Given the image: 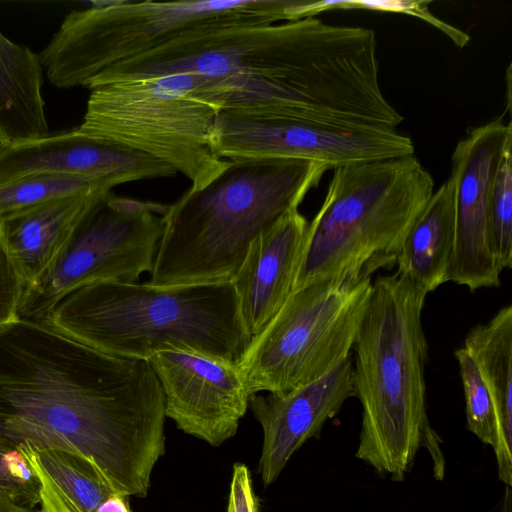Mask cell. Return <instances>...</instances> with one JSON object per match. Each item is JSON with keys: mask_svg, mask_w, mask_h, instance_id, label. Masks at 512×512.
I'll list each match as a JSON object with an SVG mask.
<instances>
[{"mask_svg": "<svg viewBox=\"0 0 512 512\" xmlns=\"http://www.w3.org/2000/svg\"><path fill=\"white\" fill-rule=\"evenodd\" d=\"M211 145L224 160L296 159L333 169L414 153L412 140L396 130L251 109L218 111Z\"/></svg>", "mask_w": 512, "mask_h": 512, "instance_id": "8fae6325", "label": "cell"}, {"mask_svg": "<svg viewBox=\"0 0 512 512\" xmlns=\"http://www.w3.org/2000/svg\"><path fill=\"white\" fill-rule=\"evenodd\" d=\"M104 180L64 174H33L0 185V219L47 201L96 191H111Z\"/></svg>", "mask_w": 512, "mask_h": 512, "instance_id": "603a6c76", "label": "cell"}, {"mask_svg": "<svg viewBox=\"0 0 512 512\" xmlns=\"http://www.w3.org/2000/svg\"><path fill=\"white\" fill-rule=\"evenodd\" d=\"M304 0L95 2L66 15L39 54L51 84L87 87L104 69L203 31L303 18Z\"/></svg>", "mask_w": 512, "mask_h": 512, "instance_id": "52a82bcc", "label": "cell"}, {"mask_svg": "<svg viewBox=\"0 0 512 512\" xmlns=\"http://www.w3.org/2000/svg\"><path fill=\"white\" fill-rule=\"evenodd\" d=\"M463 385L467 429L481 442L492 447L499 479L512 485V451L503 441L493 397L473 359L464 347L454 352Z\"/></svg>", "mask_w": 512, "mask_h": 512, "instance_id": "7402d4cb", "label": "cell"}, {"mask_svg": "<svg viewBox=\"0 0 512 512\" xmlns=\"http://www.w3.org/2000/svg\"><path fill=\"white\" fill-rule=\"evenodd\" d=\"M167 205L110 194L24 287L17 319L42 323L67 294L99 281L137 282L153 269Z\"/></svg>", "mask_w": 512, "mask_h": 512, "instance_id": "30bf717a", "label": "cell"}, {"mask_svg": "<svg viewBox=\"0 0 512 512\" xmlns=\"http://www.w3.org/2000/svg\"><path fill=\"white\" fill-rule=\"evenodd\" d=\"M455 241L454 188L450 178L433 192L397 257V273L427 294L448 281Z\"/></svg>", "mask_w": 512, "mask_h": 512, "instance_id": "ac0fdd59", "label": "cell"}, {"mask_svg": "<svg viewBox=\"0 0 512 512\" xmlns=\"http://www.w3.org/2000/svg\"><path fill=\"white\" fill-rule=\"evenodd\" d=\"M308 221L292 210L250 245L232 279L251 340L270 323L293 291Z\"/></svg>", "mask_w": 512, "mask_h": 512, "instance_id": "2e32d148", "label": "cell"}, {"mask_svg": "<svg viewBox=\"0 0 512 512\" xmlns=\"http://www.w3.org/2000/svg\"><path fill=\"white\" fill-rule=\"evenodd\" d=\"M181 73L198 75V96L217 111L370 125L384 104L374 31L315 17L186 35L104 69L89 88Z\"/></svg>", "mask_w": 512, "mask_h": 512, "instance_id": "7a4b0ae2", "label": "cell"}, {"mask_svg": "<svg viewBox=\"0 0 512 512\" xmlns=\"http://www.w3.org/2000/svg\"><path fill=\"white\" fill-rule=\"evenodd\" d=\"M39 55L0 32V133L8 145L49 134Z\"/></svg>", "mask_w": 512, "mask_h": 512, "instance_id": "d6986e66", "label": "cell"}, {"mask_svg": "<svg viewBox=\"0 0 512 512\" xmlns=\"http://www.w3.org/2000/svg\"><path fill=\"white\" fill-rule=\"evenodd\" d=\"M8 144L6 142V140L4 139V137L2 136V134L0 133V151L6 147Z\"/></svg>", "mask_w": 512, "mask_h": 512, "instance_id": "4dcf8cb0", "label": "cell"}, {"mask_svg": "<svg viewBox=\"0 0 512 512\" xmlns=\"http://www.w3.org/2000/svg\"><path fill=\"white\" fill-rule=\"evenodd\" d=\"M198 85V75L181 73L92 87L77 131L161 160L201 189L229 160L212 149L218 111L198 96Z\"/></svg>", "mask_w": 512, "mask_h": 512, "instance_id": "ba28073f", "label": "cell"}, {"mask_svg": "<svg viewBox=\"0 0 512 512\" xmlns=\"http://www.w3.org/2000/svg\"><path fill=\"white\" fill-rule=\"evenodd\" d=\"M351 356L320 379L285 393L252 394L249 408L263 444L258 472L265 486L277 480L292 455L354 396Z\"/></svg>", "mask_w": 512, "mask_h": 512, "instance_id": "9a60e30c", "label": "cell"}, {"mask_svg": "<svg viewBox=\"0 0 512 512\" xmlns=\"http://www.w3.org/2000/svg\"><path fill=\"white\" fill-rule=\"evenodd\" d=\"M430 1H343L342 9H366L408 14L424 20L446 34L454 44L462 48L469 36L435 17L428 9Z\"/></svg>", "mask_w": 512, "mask_h": 512, "instance_id": "484cf974", "label": "cell"}, {"mask_svg": "<svg viewBox=\"0 0 512 512\" xmlns=\"http://www.w3.org/2000/svg\"><path fill=\"white\" fill-rule=\"evenodd\" d=\"M226 512H258L250 471L243 463L233 465Z\"/></svg>", "mask_w": 512, "mask_h": 512, "instance_id": "83f0119b", "label": "cell"}, {"mask_svg": "<svg viewBox=\"0 0 512 512\" xmlns=\"http://www.w3.org/2000/svg\"><path fill=\"white\" fill-rule=\"evenodd\" d=\"M167 163L77 129L7 145L0 151V185L33 174H64L110 182L172 177Z\"/></svg>", "mask_w": 512, "mask_h": 512, "instance_id": "5bb4252c", "label": "cell"}, {"mask_svg": "<svg viewBox=\"0 0 512 512\" xmlns=\"http://www.w3.org/2000/svg\"><path fill=\"white\" fill-rule=\"evenodd\" d=\"M433 192L432 176L413 155L334 168L323 204L308 223L293 290L396 265Z\"/></svg>", "mask_w": 512, "mask_h": 512, "instance_id": "8992f818", "label": "cell"}, {"mask_svg": "<svg viewBox=\"0 0 512 512\" xmlns=\"http://www.w3.org/2000/svg\"><path fill=\"white\" fill-rule=\"evenodd\" d=\"M426 296L397 272L379 276L352 348L354 396L362 406L355 457L392 481L405 479L422 447L433 458L435 477H444L441 439L427 416Z\"/></svg>", "mask_w": 512, "mask_h": 512, "instance_id": "3957f363", "label": "cell"}, {"mask_svg": "<svg viewBox=\"0 0 512 512\" xmlns=\"http://www.w3.org/2000/svg\"><path fill=\"white\" fill-rule=\"evenodd\" d=\"M0 512H33L31 508L21 505L0 493Z\"/></svg>", "mask_w": 512, "mask_h": 512, "instance_id": "f546056e", "label": "cell"}, {"mask_svg": "<svg viewBox=\"0 0 512 512\" xmlns=\"http://www.w3.org/2000/svg\"><path fill=\"white\" fill-rule=\"evenodd\" d=\"M371 290V276L320 279L294 289L237 363L250 395L288 392L349 358Z\"/></svg>", "mask_w": 512, "mask_h": 512, "instance_id": "9c48e42d", "label": "cell"}, {"mask_svg": "<svg viewBox=\"0 0 512 512\" xmlns=\"http://www.w3.org/2000/svg\"><path fill=\"white\" fill-rule=\"evenodd\" d=\"M110 194L96 191L54 199L0 219V237L24 287L46 270L85 217Z\"/></svg>", "mask_w": 512, "mask_h": 512, "instance_id": "e0dca14e", "label": "cell"}, {"mask_svg": "<svg viewBox=\"0 0 512 512\" xmlns=\"http://www.w3.org/2000/svg\"><path fill=\"white\" fill-rule=\"evenodd\" d=\"M147 362L161 384L166 418L178 429L215 447L235 436L250 397L236 364L182 351Z\"/></svg>", "mask_w": 512, "mask_h": 512, "instance_id": "4fadbf2b", "label": "cell"}, {"mask_svg": "<svg viewBox=\"0 0 512 512\" xmlns=\"http://www.w3.org/2000/svg\"><path fill=\"white\" fill-rule=\"evenodd\" d=\"M42 324L106 354L146 361L182 351L237 365L251 342L232 281L93 282L64 296Z\"/></svg>", "mask_w": 512, "mask_h": 512, "instance_id": "5b68a950", "label": "cell"}, {"mask_svg": "<svg viewBox=\"0 0 512 512\" xmlns=\"http://www.w3.org/2000/svg\"><path fill=\"white\" fill-rule=\"evenodd\" d=\"M0 493L29 508L39 503L38 480L17 450L0 449Z\"/></svg>", "mask_w": 512, "mask_h": 512, "instance_id": "d4e9b609", "label": "cell"}, {"mask_svg": "<svg viewBox=\"0 0 512 512\" xmlns=\"http://www.w3.org/2000/svg\"><path fill=\"white\" fill-rule=\"evenodd\" d=\"M327 165L296 159L238 158L201 189L189 188L163 215L151 284L232 281L250 245L298 209Z\"/></svg>", "mask_w": 512, "mask_h": 512, "instance_id": "277c9868", "label": "cell"}, {"mask_svg": "<svg viewBox=\"0 0 512 512\" xmlns=\"http://www.w3.org/2000/svg\"><path fill=\"white\" fill-rule=\"evenodd\" d=\"M512 142V125L501 118L471 129L452 154L455 241L448 281L471 291L500 285L490 240L489 207L498 165Z\"/></svg>", "mask_w": 512, "mask_h": 512, "instance_id": "7c38bea8", "label": "cell"}, {"mask_svg": "<svg viewBox=\"0 0 512 512\" xmlns=\"http://www.w3.org/2000/svg\"><path fill=\"white\" fill-rule=\"evenodd\" d=\"M23 279L0 237V326L17 320Z\"/></svg>", "mask_w": 512, "mask_h": 512, "instance_id": "4316f807", "label": "cell"}, {"mask_svg": "<svg viewBox=\"0 0 512 512\" xmlns=\"http://www.w3.org/2000/svg\"><path fill=\"white\" fill-rule=\"evenodd\" d=\"M17 451L38 480L37 512H96L115 494L96 467L78 454L28 444Z\"/></svg>", "mask_w": 512, "mask_h": 512, "instance_id": "ffe728a7", "label": "cell"}, {"mask_svg": "<svg viewBox=\"0 0 512 512\" xmlns=\"http://www.w3.org/2000/svg\"><path fill=\"white\" fill-rule=\"evenodd\" d=\"M165 401L146 360L106 354L42 323L0 326V449L90 461L115 494L145 497L165 453Z\"/></svg>", "mask_w": 512, "mask_h": 512, "instance_id": "6da1fadb", "label": "cell"}, {"mask_svg": "<svg viewBox=\"0 0 512 512\" xmlns=\"http://www.w3.org/2000/svg\"><path fill=\"white\" fill-rule=\"evenodd\" d=\"M476 364L496 405L506 447L512 450V306L474 326L463 346Z\"/></svg>", "mask_w": 512, "mask_h": 512, "instance_id": "44dd1931", "label": "cell"}, {"mask_svg": "<svg viewBox=\"0 0 512 512\" xmlns=\"http://www.w3.org/2000/svg\"><path fill=\"white\" fill-rule=\"evenodd\" d=\"M96 512H131L127 497L114 494L103 502Z\"/></svg>", "mask_w": 512, "mask_h": 512, "instance_id": "f1b7e54d", "label": "cell"}, {"mask_svg": "<svg viewBox=\"0 0 512 512\" xmlns=\"http://www.w3.org/2000/svg\"><path fill=\"white\" fill-rule=\"evenodd\" d=\"M489 230L491 247L502 272L512 264V142L500 159L496 172L490 207Z\"/></svg>", "mask_w": 512, "mask_h": 512, "instance_id": "cb8c5ba5", "label": "cell"}]
</instances>
